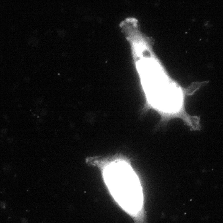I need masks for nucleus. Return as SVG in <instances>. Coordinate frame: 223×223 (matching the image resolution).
Returning a JSON list of instances; mask_svg holds the SVG:
<instances>
[{"label":"nucleus","instance_id":"f257e3e1","mask_svg":"<svg viewBox=\"0 0 223 223\" xmlns=\"http://www.w3.org/2000/svg\"><path fill=\"white\" fill-rule=\"evenodd\" d=\"M120 26L130 43L149 106L162 118H179L192 130H200L199 117L185 109V94L188 90L183 89L165 72L152 50L150 39L139 31L137 20L127 18Z\"/></svg>","mask_w":223,"mask_h":223},{"label":"nucleus","instance_id":"f03ea898","mask_svg":"<svg viewBox=\"0 0 223 223\" xmlns=\"http://www.w3.org/2000/svg\"><path fill=\"white\" fill-rule=\"evenodd\" d=\"M86 162L99 169L105 185L120 206L135 217L137 223H144L143 188L129 159L117 154L90 157Z\"/></svg>","mask_w":223,"mask_h":223}]
</instances>
